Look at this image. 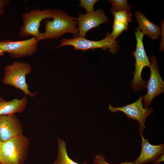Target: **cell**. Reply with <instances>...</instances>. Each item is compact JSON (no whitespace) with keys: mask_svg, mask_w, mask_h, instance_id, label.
Here are the masks:
<instances>
[{"mask_svg":"<svg viewBox=\"0 0 164 164\" xmlns=\"http://www.w3.org/2000/svg\"><path fill=\"white\" fill-rule=\"evenodd\" d=\"M29 141L22 135L2 142L0 164H24Z\"/></svg>","mask_w":164,"mask_h":164,"instance_id":"cell-2","label":"cell"},{"mask_svg":"<svg viewBox=\"0 0 164 164\" xmlns=\"http://www.w3.org/2000/svg\"><path fill=\"white\" fill-rule=\"evenodd\" d=\"M93 162L95 164H112L107 162L104 156L102 154H97L94 157ZM119 164H136L133 162L126 161L121 162Z\"/></svg>","mask_w":164,"mask_h":164,"instance_id":"cell-20","label":"cell"},{"mask_svg":"<svg viewBox=\"0 0 164 164\" xmlns=\"http://www.w3.org/2000/svg\"><path fill=\"white\" fill-rule=\"evenodd\" d=\"M130 10L114 12L111 13L114 15V19L124 24L128 28V24L132 20V15Z\"/></svg>","mask_w":164,"mask_h":164,"instance_id":"cell-16","label":"cell"},{"mask_svg":"<svg viewBox=\"0 0 164 164\" xmlns=\"http://www.w3.org/2000/svg\"><path fill=\"white\" fill-rule=\"evenodd\" d=\"M143 96H141L134 103L122 107H116L109 105V109L111 112L121 111L126 115L127 118L137 121L139 125L140 136L143 135L144 130L146 128L145 123L147 118L154 111V110L150 107L143 108Z\"/></svg>","mask_w":164,"mask_h":164,"instance_id":"cell-7","label":"cell"},{"mask_svg":"<svg viewBox=\"0 0 164 164\" xmlns=\"http://www.w3.org/2000/svg\"><path fill=\"white\" fill-rule=\"evenodd\" d=\"M78 15L77 20L78 21L79 36L84 37L90 30L108 22L104 12L101 9L92 12H87L85 14L79 13Z\"/></svg>","mask_w":164,"mask_h":164,"instance_id":"cell-10","label":"cell"},{"mask_svg":"<svg viewBox=\"0 0 164 164\" xmlns=\"http://www.w3.org/2000/svg\"><path fill=\"white\" fill-rule=\"evenodd\" d=\"M108 1L111 4L110 12L123 11L131 9L129 5L126 0H110Z\"/></svg>","mask_w":164,"mask_h":164,"instance_id":"cell-17","label":"cell"},{"mask_svg":"<svg viewBox=\"0 0 164 164\" xmlns=\"http://www.w3.org/2000/svg\"><path fill=\"white\" fill-rule=\"evenodd\" d=\"M27 100L26 95L21 99L15 98L6 101L0 97V115L22 113L26 108Z\"/></svg>","mask_w":164,"mask_h":164,"instance_id":"cell-13","label":"cell"},{"mask_svg":"<svg viewBox=\"0 0 164 164\" xmlns=\"http://www.w3.org/2000/svg\"><path fill=\"white\" fill-rule=\"evenodd\" d=\"M39 41L34 37L17 41L4 40L0 41V49L4 53L7 52L14 58L29 56L36 51Z\"/></svg>","mask_w":164,"mask_h":164,"instance_id":"cell-8","label":"cell"},{"mask_svg":"<svg viewBox=\"0 0 164 164\" xmlns=\"http://www.w3.org/2000/svg\"><path fill=\"white\" fill-rule=\"evenodd\" d=\"M58 153L53 164H87L85 162L83 163H77L70 159L68 154L65 141L58 138L57 140Z\"/></svg>","mask_w":164,"mask_h":164,"instance_id":"cell-15","label":"cell"},{"mask_svg":"<svg viewBox=\"0 0 164 164\" xmlns=\"http://www.w3.org/2000/svg\"><path fill=\"white\" fill-rule=\"evenodd\" d=\"M137 43L135 51L132 53L135 60V70L132 73L134 77L131 81L132 89L135 91H138L145 88L147 82L144 80L141 77V73L143 68L148 66L150 67L151 63L146 55L143 43V38L144 34L138 27L135 31Z\"/></svg>","mask_w":164,"mask_h":164,"instance_id":"cell-4","label":"cell"},{"mask_svg":"<svg viewBox=\"0 0 164 164\" xmlns=\"http://www.w3.org/2000/svg\"><path fill=\"white\" fill-rule=\"evenodd\" d=\"M31 71L30 65L22 62H13L5 68L4 75L2 82L21 90L25 94L33 97L36 93H32L29 90L26 82V76Z\"/></svg>","mask_w":164,"mask_h":164,"instance_id":"cell-3","label":"cell"},{"mask_svg":"<svg viewBox=\"0 0 164 164\" xmlns=\"http://www.w3.org/2000/svg\"><path fill=\"white\" fill-rule=\"evenodd\" d=\"M113 30L110 33L111 36L114 39H116L119 36L122 32L127 31L128 28L124 24L114 19L112 26Z\"/></svg>","mask_w":164,"mask_h":164,"instance_id":"cell-18","label":"cell"},{"mask_svg":"<svg viewBox=\"0 0 164 164\" xmlns=\"http://www.w3.org/2000/svg\"><path fill=\"white\" fill-rule=\"evenodd\" d=\"M150 59L151 74L146 86L147 92L143 96L144 108L148 107L154 98L164 91V82L159 73L156 57L152 56Z\"/></svg>","mask_w":164,"mask_h":164,"instance_id":"cell-9","label":"cell"},{"mask_svg":"<svg viewBox=\"0 0 164 164\" xmlns=\"http://www.w3.org/2000/svg\"><path fill=\"white\" fill-rule=\"evenodd\" d=\"M61 44L55 48L57 49L66 45L72 46L75 50L85 51L88 50H94L101 48L106 50L109 49L111 53L114 54L118 50V42L110 36V33H107L106 36L99 41H92L86 39L80 36L73 39H67L63 38L61 39Z\"/></svg>","mask_w":164,"mask_h":164,"instance_id":"cell-6","label":"cell"},{"mask_svg":"<svg viewBox=\"0 0 164 164\" xmlns=\"http://www.w3.org/2000/svg\"><path fill=\"white\" fill-rule=\"evenodd\" d=\"M4 52L0 49V56H2L3 55Z\"/></svg>","mask_w":164,"mask_h":164,"instance_id":"cell-24","label":"cell"},{"mask_svg":"<svg viewBox=\"0 0 164 164\" xmlns=\"http://www.w3.org/2000/svg\"><path fill=\"white\" fill-rule=\"evenodd\" d=\"M141 151L139 156L134 161L136 164H145L153 162L161 155L164 154V144L157 145L151 144L149 140L141 136Z\"/></svg>","mask_w":164,"mask_h":164,"instance_id":"cell-12","label":"cell"},{"mask_svg":"<svg viewBox=\"0 0 164 164\" xmlns=\"http://www.w3.org/2000/svg\"><path fill=\"white\" fill-rule=\"evenodd\" d=\"M52 11L53 20L44 21L45 31L43 33L46 39H57L67 33H72L74 38L79 36L77 18L68 15L61 10L53 9Z\"/></svg>","mask_w":164,"mask_h":164,"instance_id":"cell-1","label":"cell"},{"mask_svg":"<svg viewBox=\"0 0 164 164\" xmlns=\"http://www.w3.org/2000/svg\"><path fill=\"white\" fill-rule=\"evenodd\" d=\"M9 3V2L8 0H0V16L5 13V6Z\"/></svg>","mask_w":164,"mask_h":164,"instance_id":"cell-21","label":"cell"},{"mask_svg":"<svg viewBox=\"0 0 164 164\" xmlns=\"http://www.w3.org/2000/svg\"><path fill=\"white\" fill-rule=\"evenodd\" d=\"M135 16L138 22V28L144 35L146 34L152 40L159 38L161 32L158 26L150 21L141 12L136 11Z\"/></svg>","mask_w":164,"mask_h":164,"instance_id":"cell-14","label":"cell"},{"mask_svg":"<svg viewBox=\"0 0 164 164\" xmlns=\"http://www.w3.org/2000/svg\"><path fill=\"white\" fill-rule=\"evenodd\" d=\"M52 10L50 9L32 10L22 15L23 25L20 27L19 35L22 37L32 36L39 41L46 39L43 33L39 32L41 22L44 19L52 18Z\"/></svg>","mask_w":164,"mask_h":164,"instance_id":"cell-5","label":"cell"},{"mask_svg":"<svg viewBox=\"0 0 164 164\" xmlns=\"http://www.w3.org/2000/svg\"><path fill=\"white\" fill-rule=\"evenodd\" d=\"M2 142L0 141V162L1 161V146Z\"/></svg>","mask_w":164,"mask_h":164,"instance_id":"cell-23","label":"cell"},{"mask_svg":"<svg viewBox=\"0 0 164 164\" xmlns=\"http://www.w3.org/2000/svg\"><path fill=\"white\" fill-rule=\"evenodd\" d=\"M80 6L84 8L87 12L94 11V6L98 0H80Z\"/></svg>","mask_w":164,"mask_h":164,"instance_id":"cell-19","label":"cell"},{"mask_svg":"<svg viewBox=\"0 0 164 164\" xmlns=\"http://www.w3.org/2000/svg\"><path fill=\"white\" fill-rule=\"evenodd\" d=\"M22 124L15 114L0 115V141L22 135Z\"/></svg>","mask_w":164,"mask_h":164,"instance_id":"cell-11","label":"cell"},{"mask_svg":"<svg viewBox=\"0 0 164 164\" xmlns=\"http://www.w3.org/2000/svg\"><path fill=\"white\" fill-rule=\"evenodd\" d=\"M164 161V154L161 155L153 162V164H159Z\"/></svg>","mask_w":164,"mask_h":164,"instance_id":"cell-22","label":"cell"}]
</instances>
